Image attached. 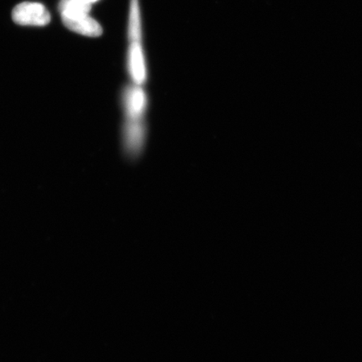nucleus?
Instances as JSON below:
<instances>
[{"label": "nucleus", "instance_id": "f257e3e1", "mask_svg": "<svg viewBox=\"0 0 362 362\" xmlns=\"http://www.w3.org/2000/svg\"><path fill=\"white\" fill-rule=\"evenodd\" d=\"M13 21L16 24L25 26H45L51 21L47 8L42 4L24 2L13 8Z\"/></svg>", "mask_w": 362, "mask_h": 362}, {"label": "nucleus", "instance_id": "f03ea898", "mask_svg": "<svg viewBox=\"0 0 362 362\" xmlns=\"http://www.w3.org/2000/svg\"><path fill=\"white\" fill-rule=\"evenodd\" d=\"M123 103L127 119L142 120L148 107V98L141 86L134 84L126 88Z\"/></svg>", "mask_w": 362, "mask_h": 362}, {"label": "nucleus", "instance_id": "7ed1b4c3", "mask_svg": "<svg viewBox=\"0 0 362 362\" xmlns=\"http://www.w3.org/2000/svg\"><path fill=\"white\" fill-rule=\"evenodd\" d=\"M61 16L63 24L74 33L89 37H98L103 34L100 24L88 15Z\"/></svg>", "mask_w": 362, "mask_h": 362}, {"label": "nucleus", "instance_id": "20e7f679", "mask_svg": "<svg viewBox=\"0 0 362 362\" xmlns=\"http://www.w3.org/2000/svg\"><path fill=\"white\" fill-rule=\"evenodd\" d=\"M146 137V128L142 120L127 119L124 128V143L129 155L137 156L141 151Z\"/></svg>", "mask_w": 362, "mask_h": 362}, {"label": "nucleus", "instance_id": "39448f33", "mask_svg": "<svg viewBox=\"0 0 362 362\" xmlns=\"http://www.w3.org/2000/svg\"><path fill=\"white\" fill-rule=\"evenodd\" d=\"M129 74L134 84L141 86L146 81V68L139 42H131L129 56Z\"/></svg>", "mask_w": 362, "mask_h": 362}, {"label": "nucleus", "instance_id": "423d86ee", "mask_svg": "<svg viewBox=\"0 0 362 362\" xmlns=\"http://www.w3.org/2000/svg\"><path fill=\"white\" fill-rule=\"evenodd\" d=\"M129 33L131 42H140V39H141V25H140L139 0H131Z\"/></svg>", "mask_w": 362, "mask_h": 362}, {"label": "nucleus", "instance_id": "0eeeda50", "mask_svg": "<svg viewBox=\"0 0 362 362\" xmlns=\"http://www.w3.org/2000/svg\"><path fill=\"white\" fill-rule=\"evenodd\" d=\"M92 6L79 0H62L59 4L61 16L88 15Z\"/></svg>", "mask_w": 362, "mask_h": 362}, {"label": "nucleus", "instance_id": "6e6552de", "mask_svg": "<svg viewBox=\"0 0 362 362\" xmlns=\"http://www.w3.org/2000/svg\"><path fill=\"white\" fill-rule=\"evenodd\" d=\"M79 1L90 4V6H92V4L95 2H97L98 0H79Z\"/></svg>", "mask_w": 362, "mask_h": 362}]
</instances>
